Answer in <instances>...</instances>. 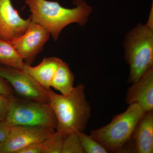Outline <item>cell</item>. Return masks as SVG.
Instances as JSON below:
<instances>
[{
	"mask_svg": "<svg viewBox=\"0 0 153 153\" xmlns=\"http://www.w3.org/2000/svg\"><path fill=\"white\" fill-rule=\"evenodd\" d=\"M47 90L49 103L57 120L56 130L64 136L72 132L84 131L91 116L84 85L79 84L66 94L55 93L51 88Z\"/></svg>",
	"mask_w": 153,
	"mask_h": 153,
	"instance_id": "1",
	"label": "cell"
},
{
	"mask_svg": "<svg viewBox=\"0 0 153 153\" xmlns=\"http://www.w3.org/2000/svg\"><path fill=\"white\" fill-rule=\"evenodd\" d=\"M76 7L72 9L62 7L57 2L47 0H26L33 22L41 25L57 41L63 29L72 23L83 26L92 11V8L83 0H74Z\"/></svg>",
	"mask_w": 153,
	"mask_h": 153,
	"instance_id": "2",
	"label": "cell"
},
{
	"mask_svg": "<svg viewBox=\"0 0 153 153\" xmlns=\"http://www.w3.org/2000/svg\"><path fill=\"white\" fill-rule=\"evenodd\" d=\"M125 59L130 68L128 81L134 83L153 66V26L139 25L128 33L125 42Z\"/></svg>",
	"mask_w": 153,
	"mask_h": 153,
	"instance_id": "3",
	"label": "cell"
},
{
	"mask_svg": "<svg viewBox=\"0 0 153 153\" xmlns=\"http://www.w3.org/2000/svg\"><path fill=\"white\" fill-rule=\"evenodd\" d=\"M145 112L138 104L129 105L124 112L115 116L106 125L91 131L90 135L108 152H121L130 140L137 123Z\"/></svg>",
	"mask_w": 153,
	"mask_h": 153,
	"instance_id": "4",
	"label": "cell"
},
{
	"mask_svg": "<svg viewBox=\"0 0 153 153\" xmlns=\"http://www.w3.org/2000/svg\"><path fill=\"white\" fill-rule=\"evenodd\" d=\"M4 121L8 125L42 126L56 129L57 121L49 103L39 102L14 95L10 98Z\"/></svg>",
	"mask_w": 153,
	"mask_h": 153,
	"instance_id": "5",
	"label": "cell"
},
{
	"mask_svg": "<svg viewBox=\"0 0 153 153\" xmlns=\"http://www.w3.org/2000/svg\"><path fill=\"white\" fill-rule=\"evenodd\" d=\"M0 76L6 79L18 96L39 102L49 103L47 89L25 70L0 65Z\"/></svg>",
	"mask_w": 153,
	"mask_h": 153,
	"instance_id": "6",
	"label": "cell"
},
{
	"mask_svg": "<svg viewBox=\"0 0 153 153\" xmlns=\"http://www.w3.org/2000/svg\"><path fill=\"white\" fill-rule=\"evenodd\" d=\"M55 131L42 126H12L7 139L1 144L0 153H18L29 145L43 141Z\"/></svg>",
	"mask_w": 153,
	"mask_h": 153,
	"instance_id": "7",
	"label": "cell"
},
{
	"mask_svg": "<svg viewBox=\"0 0 153 153\" xmlns=\"http://www.w3.org/2000/svg\"><path fill=\"white\" fill-rule=\"evenodd\" d=\"M50 36L47 29L31 20L26 32L10 42L23 58L25 64L31 65Z\"/></svg>",
	"mask_w": 153,
	"mask_h": 153,
	"instance_id": "8",
	"label": "cell"
},
{
	"mask_svg": "<svg viewBox=\"0 0 153 153\" xmlns=\"http://www.w3.org/2000/svg\"><path fill=\"white\" fill-rule=\"evenodd\" d=\"M31 21L23 19L11 0H0V39L12 41L26 32Z\"/></svg>",
	"mask_w": 153,
	"mask_h": 153,
	"instance_id": "9",
	"label": "cell"
},
{
	"mask_svg": "<svg viewBox=\"0 0 153 153\" xmlns=\"http://www.w3.org/2000/svg\"><path fill=\"white\" fill-rule=\"evenodd\" d=\"M125 102L138 104L145 111L153 110V68L128 88Z\"/></svg>",
	"mask_w": 153,
	"mask_h": 153,
	"instance_id": "10",
	"label": "cell"
},
{
	"mask_svg": "<svg viewBox=\"0 0 153 153\" xmlns=\"http://www.w3.org/2000/svg\"><path fill=\"white\" fill-rule=\"evenodd\" d=\"M153 110L145 111L134 129L131 139L135 152L153 153Z\"/></svg>",
	"mask_w": 153,
	"mask_h": 153,
	"instance_id": "11",
	"label": "cell"
},
{
	"mask_svg": "<svg viewBox=\"0 0 153 153\" xmlns=\"http://www.w3.org/2000/svg\"><path fill=\"white\" fill-rule=\"evenodd\" d=\"M62 61L57 57H46L37 66H32L25 64L24 69L42 87L48 89L51 88L52 78Z\"/></svg>",
	"mask_w": 153,
	"mask_h": 153,
	"instance_id": "12",
	"label": "cell"
},
{
	"mask_svg": "<svg viewBox=\"0 0 153 153\" xmlns=\"http://www.w3.org/2000/svg\"><path fill=\"white\" fill-rule=\"evenodd\" d=\"M74 74L68 64L62 60L59 64L51 82V87L62 94L71 92L74 88Z\"/></svg>",
	"mask_w": 153,
	"mask_h": 153,
	"instance_id": "13",
	"label": "cell"
},
{
	"mask_svg": "<svg viewBox=\"0 0 153 153\" xmlns=\"http://www.w3.org/2000/svg\"><path fill=\"white\" fill-rule=\"evenodd\" d=\"M0 65L23 70L25 63L10 41L0 39Z\"/></svg>",
	"mask_w": 153,
	"mask_h": 153,
	"instance_id": "14",
	"label": "cell"
},
{
	"mask_svg": "<svg viewBox=\"0 0 153 153\" xmlns=\"http://www.w3.org/2000/svg\"><path fill=\"white\" fill-rule=\"evenodd\" d=\"M84 152L86 153H107L108 152L101 144L91 136L84 131H76Z\"/></svg>",
	"mask_w": 153,
	"mask_h": 153,
	"instance_id": "15",
	"label": "cell"
},
{
	"mask_svg": "<svg viewBox=\"0 0 153 153\" xmlns=\"http://www.w3.org/2000/svg\"><path fill=\"white\" fill-rule=\"evenodd\" d=\"M64 137L63 134L55 131L42 141L44 153H61Z\"/></svg>",
	"mask_w": 153,
	"mask_h": 153,
	"instance_id": "16",
	"label": "cell"
},
{
	"mask_svg": "<svg viewBox=\"0 0 153 153\" xmlns=\"http://www.w3.org/2000/svg\"><path fill=\"white\" fill-rule=\"evenodd\" d=\"M61 153H85L76 132L64 136Z\"/></svg>",
	"mask_w": 153,
	"mask_h": 153,
	"instance_id": "17",
	"label": "cell"
},
{
	"mask_svg": "<svg viewBox=\"0 0 153 153\" xmlns=\"http://www.w3.org/2000/svg\"><path fill=\"white\" fill-rule=\"evenodd\" d=\"M0 94L7 98H11L15 95L13 88L9 82L0 76Z\"/></svg>",
	"mask_w": 153,
	"mask_h": 153,
	"instance_id": "18",
	"label": "cell"
},
{
	"mask_svg": "<svg viewBox=\"0 0 153 153\" xmlns=\"http://www.w3.org/2000/svg\"><path fill=\"white\" fill-rule=\"evenodd\" d=\"M10 98L0 94V122L5 120L10 106Z\"/></svg>",
	"mask_w": 153,
	"mask_h": 153,
	"instance_id": "19",
	"label": "cell"
},
{
	"mask_svg": "<svg viewBox=\"0 0 153 153\" xmlns=\"http://www.w3.org/2000/svg\"><path fill=\"white\" fill-rule=\"evenodd\" d=\"M42 142L33 143L23 148L18 153H44Z\"/></svg>",
	"mask_w": 153,
	"mask_h": 153,
	"instance_id": "20",
	"label": "cell"
},
{
	"mask_svg": "<svg viewBox=\"0 0 153 153\" xmlns=\"http://www.w3.org/2000/svg\"><path fill=\"white\" fill-rule=\"evenodd\" d=\"M10 127L4 121L0 122V143H2L7 139Z\"/></svg>",
	"mask_w": 153,
	"mask_h": 153,
	"instance_id": "21",
	"label": "cell"
},
{
	"mask_svg": "<svg viewBox=\"0 0 153 153\" xmlns=\"http://www.w3.org/2000/svg\"><path fill=\"white\" fill-rule=\"evenodd\" d=\"M1 143H0V149H1Z\"/></svg>",
	"mask_w": 153,
	"mask_h": 153,
	"instance_id": "22",
	"label": "cell"
}]
</instances>
